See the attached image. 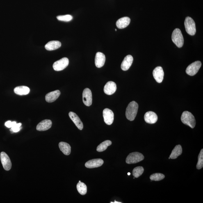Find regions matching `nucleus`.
I'll use <instances>...</instances> for the list:
<instances>
[{
	"label": "nucleus",
	"mask_w": 203,
	"mask_h": 203,
	"mask_svg": "<svg viewBox=\"0 0 203 203\" xmlns=\"http://www.w3.org/2000/svg\"><path fill=\"white\" fill-rule=\"evenodd\" d=\"M60 94V91L59 90L49 92L46 95V101L47 102H53L58 98Z\"/></svg>",
	"instance_id": "19"
},
{
	"label": "nucleus",
	"mask_w": 203,
	"mask_h": 203,
	"mask_svg": "<svg viewBox=\"0 0 203 203\" xmlns=\"http://www.w3.org/2000/svg\"><path fill=\"white\" fill-rule=\"evenodd\" d=\"M58 20L64 22H69L72 20L73 17L70 15L59 16L57 17Z\"/></svg>",
	"instance_id": "30"
},
{
	"label": "nucleus",
	"mask_w": 203,
	"mask_h": 203,
	"mask_svg": "<svg viewBox=\"0 0 203 203\" xmlns=\"http://www.w3.org/2000/svg\"><path fill=\"white\" fill-rule=\"evenodd\" d=\"M185 28L187 33L191 35H194L196 33V27L195 21L191 17H187L184 22Z\"/></svg>",
	"instance_id": "4"
},
{
	"label": "nucleus",
	"mask_w": 203,
	"mask_h": 203,
	"mask_svg": "<svg viewBox=\"0 0 203 203\" xmlns=\"http://www.w3.org/2000/svg\"><path fill=\"white\" fill-rule=\"evenodd\" d=\"M153 75L157 83H162L164 76V72L163 68L161 66L156 67L153 70Z\"/></svg>",
	"instance_id": "11"
},
{
	"label": "nucleus",
	"mask_w": 203,
	"mask_h": 203,
	"mask_svg": "<svg viewBox=\"0 0 203 203\" xmlns=\"http://www.w3.org/2000/svg\"><path fill=\"white\" fill-rule=\"evenodd\" d=\"M183 152L182 147L180 145H178L174 147L171 154L170 157L171 159H174L181 155Z\"/></svg>",
	"instance_id": "24"
},
{
	"label": "nucleus",
	"mask_w": 203,
	"mask_h": 203,
	"mask_svg": "<svg viewBox=\"0 0 203 203\" xmlns=\"http://www.w3.org/2000/svg\"><path fill=\"white\" fill-rule=\"evenodd\" d=\"M52 125V121L46 119L39 123L37 126L36 129L38 131H45L49 129L51 127Z\"/></svg>",
	"instance_id": "15"
},
{
	"label": "nucleus",
	"mask_w": 203,
	"mask_h": 203,
	"mask_svg": "<svg viewBox=\"0 0 203 203\" xmlns=\"http://www.w3.org/2000/svg\"><path fill=\"white\" fill-rule=\"evenodd\" d=\"M21 126H22V124L20 123L16 124L15 126H12L11 128V129H10V131L13 133H17L21 129Z\"/></svg>",
	"instance_id": "31"
},
{
	"label": "nucleus",
	"mask_w": 203,
	"mask_h": 203,
	"mask_svg": "<svg viewBox=\"0 0 203 203\" xmlns=\"http://www.w3.org/2000/svg\"><path fill=\"white\" fill-rule=\"evenodd\" d=\"M145 122L149 124H154L157 122L158 116L156 113L153 111H148L144 115Z\"/></svg>",
	"instance_id": "13"
},
{
	"label": "nucleus",
	"mask_w": 203,
	"mask_h": 203,
	"mask_svg": "<svg viewBox=\"0 0 203 203\" xmlns=\"http://www.w3.org/2000/svg\"><path fill=\"white\" fill-rule=\"evenodd\" d=\"M111 203H121V202H116V201H115V202H111Z\"/></svg>",
	"instance_id": "33"
},
{
	"label": "nucleus",
	"mask_w": 203,
	"mask_h": 203,
	"mask_svg": "<svg viewBox=\"0 0 203 203\" xmlns=\"http://www.w3.org/2000/svg\"><path fill=\"white\" fill-rule=\"evenodd\" d=\"M1 160L5 170L7 171L10 170L12 166L11 161L9 157L6 153L3 152H1Z\"/></svg>",
	"instance_id": "10"
},
{
	"label": "nucleus",
	"mask_w": 203,
	"mask_h": 203,
	"mask_svg": "<svg viewBox=\"0 0 203 203\" xmlns=\"http://www.w3.org/2000/svg\"><path fill=\"white\" fill-rule=\"evenodd\" d=\"M83 102L85 106H89L92 103V95L91 91L88 88H85L83 93Z\"/></svg>",
	"instance_id": "8"
},
{
	"label": "nucleus",
	"mask_w": 203,
	"mask_h": 203,
	"mask_svg": "<svg viewBox=\"0 0 203 203\" xmlns=\"http://www.w3.org/2000/svg\"><path fill=\"white\" fill-rule=\"evenodd\" d=\"M131 19L129 17H124L119 19L117 21L116 25L119 29H124L129 25Z\"/></svg>",
	"instance_id": "20"
},
{
	"label": "nucleus",
	"mask_w": 203,
	"mask_h": 203,
	"mask_svg": "<svg viewBox=\"0 0 203 203\" xmlns=\"http://www.w3.org/2000/svg\"><path fill=\"white\" fill-rule=\"evenodd\" d=\"M61 45V43L58 41H51L46 44L45 47L47 50L52 51L59 48Z\"/></svg>",
	"instance_id": "21"
},
{
	"label": "nucleus",
	"mask_w": 203,
	"mask_h": 203,
	"mask_svg": "<svg viewBox=\"0 0 203 203\" xmlns=\"http://www.w3.org/2000/svg\"><path fill=\"white\" fill-rule=\"evenodd\" d=\"M14 92L18 95H25L29 93L30 89L26 86H18L14 89Z\"/></svg>",
	"instance_id": "22"
},
{
	"label": "nucleus",
	"mask_w": 203,
	"mask_h": 203,
	"mask_svg": "<svg viewBox=\"0 0 203 203\" xmlns=\"http://www.w3.org/2000/svg\"><path fill=\"white\" fill-rule=\"evenodd\" d=\"M112 142L110 140L105 141L98 146L97 148V151L99 152H102L106 150L108 147L111 145Z\"/></svg>",
	"instance_id": "25"
},
{
	"label": "nucleus",
	"mask_w": 203,
	"mask_h": 203,
	"mask_svg": "<svg viewBox=\"0 0 203 203\" xmlns=\"http://www.w3.org/2000/svg\"><path fill=\"white\" fill-rule=\"evenodd\" d=\"M138 103L133 101L128 104L126 111V116L128 120L133 121L138 113Z\"/></svg>",
	"instance_id": "1"
},
{
	"label": "nucleus",
	"mask_w": 203,
	"mask_h": 203,
	"mask_svg": "<svg viewBox=\"0 0 203 203\" xmlns=\"http://www.w3.org/2000/svg\"><path fill=\"white\" fill-rule=\"evenodd\" d=\"M181 120L183 124L192 128H195L196 120L193 115L190 112L188 111L183 112L181 115Z\"/></svg>",
	"instance_id": "2"
},
{
	"label": "nucleus",
	"mask_w": 203,
	"mask_h": 203,
	"mask_svg": "<svg viewBox=\"0 0 203 203\" xmlns=\"http://www.w3.org/2000/svg\"><path fill=\"white\" fill-rule=\"evenodd\" d=\"M69 64V60L67 58L65 57L55 62L53 64V67L55 71L63 70L66 68Z\"/></svg>",
	"instance_id": "6"
},
{
	"label": "nucleus",
	"mask_w": 203,
	"mask_h": 203,
	"mask_svg": "<svg viewBox=\"0 0 203 203\" xmlns=\"http://www.w3.org/2000/svg\"><path fill=\"white\" fill-rule=\"evenodd\" d=\"M76 188L79 193L82 195H85L87 192V187L84 183L79 182L77 184Z\"/></svg>",
	"instance_id": "26"
},
{
	"label": "nucleus",
	"mask_w": 203,
	"mask_h": 203,
	"mask_svg": "<svg viewBox=\"0 0 203 203\" xmlns=\"http://www.w3.org/2000/svg\"><path fill=\"white\" fill-rule=\"evenodd\" d=\"M201 62L200 61H196L190 64L187 68L186 73L188 75L193 76L195 75L198 72L199 69L201 66Z\"/></svg>",
	"instance_id": "7"
},
{
	"label": "nucleus",
	"mask_w": 203,
	"mask_h": 203,
	"mask_svg": "<svg viewBox=\"0 0 203 203\" xmlns=\"http://www.w3.org/2000/svg\"><path fill=\"white\" fill-rule=\"evenodd\" d=\"M203 167V149H201L199 155L198 162L196 165V168L198 170Z\"/></svg>",
	"instance_id": "29"
},
{
	"label": "nucleus",
	"mask_w": 203,
	"mask_h": 203,
	"mask_svg": "<svg viewBox=\"0 0 203 203\" xmlns=\"http://www.w3.org/2000/svg\"><path fill=\"white\" fill-rule=\"evenodd\" d=\"M60 150L66 156H69L71 153V147L69 144L65 142H61L59 144Z\"/></svg>",
	"instance_id": "23"
},
{
	"label": "nucleus",
	"mask_w": 203,
	"mask_h": 203,
	"mask_svg": "<svg viewBox=\"0 0 203 203\" xmlns=\"http://www.w3.org/2000/svg\"><path fill=\"white\" fill-rule=\"evenodd\" d=\"M104 161L101 159H95L89 160L85 164V166L87 168H97L102 166Z\"/></svg>",
	"instance_id": "14"
},
{
	"label": "nucleus",
	"mask_w": 203,
	"mask_h": 203,
	"mask_svg": "<svg viewBox=\"0 0 203 203\" xmlns=\"http://www.w3.org/2000/svg\"><path fill=\"white\" fill-rule=\"evenodd\" d=\"M165 176L164 174L160 173L154 174L151 175L150 179L152 181H160L164 179Z\"/></svg>",
	"instance_id": "28"
},
{
	"label": "nucleus",
	"mask_w": 203,
	"mask_h": 203,
	"mask_svg": "<svg viewBox=\"0 0 203 203\" xmlns=\"http://www.w3.org/2000/svg\"><path fill=\"white\" fill-rule=\"evenodd\" d=\"M133 61V57L131 55H128L123 61L121 65V69L124 71L128 70L132 65Z\"/></svg>",
	"instance_id": "18"
},
{
	"label": "nucleus",
	"mask_w": 203,
	"mask_h": 203,
	"mask_svg": "<svg viewBox=\"0 0 203 203\" xmlns=\"http://www.w3.org/2000/svg\"><path fill=\"white\" fill-rule=\"evenodd\" d=\"M81 182V181H79V182Z\"/></svg>",
	"instance_id": "35"
},
{
	"label": "nucleus",
	"mask_w": 203,
	"mask_h": 203,
	"mask_svg": "<svg viewBox=\"0 0 203 203\" xmlns=\"http://www.w3.org/2000/svg\"><path fill=\"white\" fill-rule=\"evenodd\" d=\"M103 115L105 123L108 125H111L114 119V114L112 110L106 108L103 111Z\"/></svg>",
	"instance_id": "9"
},
{
	"label": "nucleus",
	"mask_w": 203,
	"mask_h": 203,
	"mask_svg": "<svg viewBox=\"0 0 203 203\" xmlns=\"http://www.w3.org/2000/svg\"><path fill=\"white\" fill-rule=\"evenodd\" d=\"M143 155L138 152L131 153L126 158V162L128 164H135L141 161L144 159Z\"/></svg>",
	"instance_id": "5"
},
{
	"label": "nucleus",
	"mask_w": 203,
	"mask_h": 203,
	"mask_svg": "<svg viewBox=\"0 0 203 203\" xmlns=\"http://www.w3.org/2000/svg\"><path fill=\"white\" fill-rule=\"evenodd\" d=\"M172 39L173 42L178 47H183L184 43V37L181 30L179 28H176L173 32Z\"/></svg>",
	"instance_id": "3"
},
{
	"label": "nucleus",
	"mask_w": 203,
	"mask_h": 203,
	"mask_svg": "<svg viewBox=\"0 0 203 203\" xmlns=\"http://www.w3.org/2000/svg\"><path fill=\"white\" fill-rule=\"evenodd\" d=\"M128 175H130V174H131L130 173H128Z\"/></svg>",
	"instance_id": "34"
},
{
	"label": "nucleus",
	"mask_w": 203,
	"mask_h": 203,
	"mask_svg": "<svg viewBox=\"0 0 203 203\" xmlns=\"http://www.w3.org/2000/svg\"><path fill=\"white\" fill-rule=\"evenodd\" d=\"M117 86L116 83L113 81H109L107 83L104 87V92L108 95L113 94L116 91Z\"/></svg>",
	"instance_id": "12"
},
{
	"label": "nucleus",
	"mask_w": 203,
	"mask_h": 203,
	"mask_svg": "<svg viewBox=\"0 0 203 203\" xmlns=\"http://www.w3.org/2000/svg\"><path fill=\"white\" fill-rule=\"evenodd\" d=\"M144 171L143 167L138 166L135 167L133 169V174L135 178H138L142 175Z\"/></svg>",
	"instance_id": "27"
},
{
	"label": "nucleus",
	"mask_w": 203,
	"mask_h": 203,
	"mask_svg": "<svg viewBox=\"0 0 203 203\" xmlns=\"http://www.w3.org/2000/svg\"><path fill=\"white\" fill-rule=\"evenodd\" d=\"M16 122H11V121H8L7 122H5V126L8 128H11L16 124Z\"/></svg>",
	"instance_id": "32"
},
{
	"label": "nucleus",
	"mask_w": 203,
	"mask_h": 203,
	"mask_svg": "<svg viewBox=\"0 0 203 203\" xmlns=\"http://www.w3.org/2000/svg\"><path fill=\"white\" fill-rule=\"evenodd\" d=\"M106 58L105 55L102 53L98 52L96 55L95 64L97 68H101L104 65L106 62Z\"/></svg>",
	"instance_id": "17"
},
{
	"label": "nucleus",
	"mask_w": 203,
	"mask_h": 203,
	"mask_svg": "<svg viewBox=\"0 0 203 203\" xmlns=\"http://www.w3.org/2000/svg\"><path fill=\"white\" fill-rule=\"evenodd\" d=\"M115 31H117V29H115Z\"/></svg>",
	"instance_id": "36"
},
{
	"label": "nucleus",
	"mask_w": 203,
	"mask_h": 203,
	"mask_svg": "<svg viewBox=\"0 0 203 203\" xmlns=\"http://www.w3.org/2000/svg\"><path fill=\"white\" fill-rule=\"evenodd\" d=\"M69 117L75 124L76 127L80 130H82L83 128V124L78 115L73 112H69Z\"/></svg>",
	"instance_id": "16"
}]
</instances>
